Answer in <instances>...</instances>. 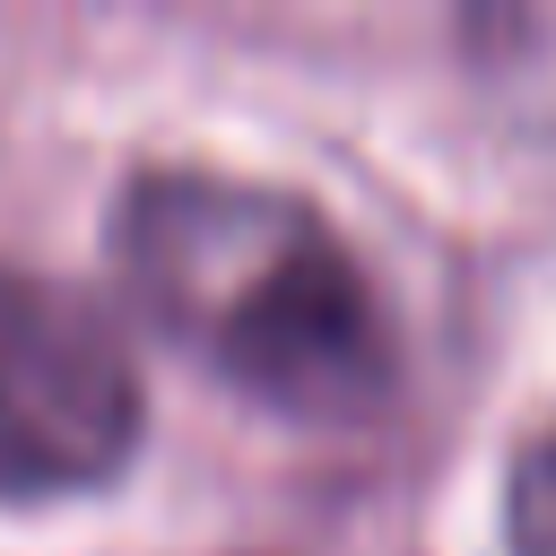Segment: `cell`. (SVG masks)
Returning a JSON list of instances; mask_svg holds the SVG:
<instances>
[{
  "label": "cell",
  "mask_w": 556,
  "mask_h": 556,
  "mask_svg": "<svg viewBox=\"0 0 556 556\" xmlns=\"http://www.w3.org/2000/svg\"><path fill=\"white\" fill-rule=\"evenodd\" d=\"M113 269L182 356L278 417L348 426L400 382L374 278L295 191L156 165L113 200Z\"/></svg>",
  "instance_id": "1"
},
{
  "label": "cell",
  "mask_w": 556,
  "mask_h": 556,
  "mask_svg": "<svg viewBox=\"0 0 556 556\" xmlns=\"http://www.w3.org/2000/svg\"><path fill=\"white\" fill-rule=\"evenodd\" d=\"M139 382L122 339L0 261V495H70L130 460Z\"/></svg>",
  "instance_id": "2"
},
{
  "label": "cell",
  "mask_w": 556,
  "mask_h": 556,
  "mask_svg": "<svg viewBox=\"0 0 556 556\" xmlns=\"http://www.w3.org/2000/svg\"><path fill=\"white\" fill-rule=\"evenodd\" d=\"M504 539H513V556H556V417H547V426L521 443V460H513Z\"/></svg>",
  "instance_id": "3"
}]
</instances>
